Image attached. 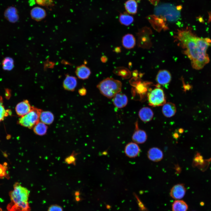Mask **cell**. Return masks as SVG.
Returning a JSON list of instances; mask_svg holds the SVG:
<instances>
[{"label":"cell","instance_id":"6da1fadb","mask_svg":"<svg viewBox=\"0 0 211 211\" xmlns=\"http://www.w3.org/2000/svg\"><path fill=\"white\" fill-rule=\"evenodd\" d=\"M176 37L190 59L193 68L200 69L209 62L207 50L211 45L210 38L198 37L188 29L178 30Z\"/></svg>","mask_w":211,"mask_h":211},{"label":"cell","instance_id":"7a4b0ae2","mask_svg":"<svg viewBox=\"0 0 211 211\" xmlns=\"http://www.w3.org/2000/svg\"><path fill=\"white\" fill-rule=\"evenodd\" d=\"M30 192L19 183H16L9 193L11 202L8 205V211H30L28 202Z\"/></svg>","mask_w":211,"mask_h":211},{"label":"cell","instance_id":"3957f363","mask_svg":"<svg viewBox=\"0 0 211 211\" xmlns=\"http://www.w3.org/2000/svg\"><path fill=\"white\" fill-rule=\"evenodd\" d=\"M122 87L120 81L109 77L101 81L97 86L101 93L110 98L119 93L121 91Z\"/></svg>","mask_w":211,"mask_h":211},{"label":"cell","instance_id":"277c9868","mask_svg":"<svg viewBox=\"0 0 211 211\" xmlns=\"http://www.w3.org/2000/svg\"><path fill=\"white\" fill-rule=\"evenodd\" d=\"M155 13L156 15L164 16L168 21H176L180 16V12L176 7L170 4L161 5L155 8Z\"/></svg>","mask_w":211,"mask_h":211},{"label":"cell","instance_id":"5b68a950","mask_svg":"<svg viewBox=\"0 0 211 211\" xmlns=\"http://www.w3.org/2000/svg\"><path fill=\"white\" fill-rule=\"evenodd\" d=\"M42 110L33 106L31 111L26 115L21 117L18 121L21 125L29 129L33 128L40 121V117Z\"/></svg>","mask_w":211,"mask_h":211},{"label":"cell","instance_id":"8992f818","mask_svg":"<svg viewBox=\"0 0 211 211\" xmlns=\"http://www.w3.org/2000/svg\"><path fill=\"white\" fill-rule=\"evenodd\" d=\"M149 104L155 107L163 106L166 103L165 96L163 89L156 87L149 92L148 94Z\"/></svg>","mask_w":211,"mask_h":211},{"label":"cell","instance_id":"52a82bcc","mask_svg":"<svg viewBox=\"0 0 211 211\" xmlns=\"http://www.w3.org/2000/svg\"><path fill=\"white\" fill-rule=\"evenodd\" d=\"M32 107L29 101L25 100L17 104L15 110L16 114L18 116L21 117L29 113L31 110Z\"/></svg>","mask_w":211,"mask_h":211},{"label":"cell","instance_id":"ba28073f","mask_svg":"<svg viewBox=\"0 0 211 211\" xmlns=\"http://www.w3.org/2000/svg\"><path fill=\"white\" fill-rule=\"evenodd\" d=\"M124 152L127 156L134 158L138 156L140 152V149L137 143L131 142L127 144L125 147Z\"/></svg>","mask_w":211,"mask_h":211},{"label":"cell","instance_id":"9c48e42d","mask_svg":"<svg viewBox=\"0 0 211 211\" xmlns=\"http://www.w3.org/2000/svg\"><path fill=\"white\" fill-rule=\"evenodd\" d=\"M186 189L182 184H178L173 186L170 191V195L173 198L180 199L185 195Z\"/></svg>","mask_w":211,"mask_h":211},{"label":"cell","instance_id":"30bf717a","mask_svg":"<svg viewBox=\"0 0 211 211\" xmlns=\"http://www.w3.org/2000/svg\"><path fill=\"white\" fill-rule=\"evenodd\" d=\"M135 130L132 136V140L134 142L137 144L144 143L147 139L146 132L144 130L139 128L137 122L135 124Z\"/></svg>","mask_w":211,"mask_h":211},{"label":"cell","instance_id":"8fae6325","mask_svg":"<svg viewBox=\"0 0 211 211\" xmlns=\"http://www.w3.org/2000/svg\"><path fill=\"white\" fill-rule=\"evenodd\" d=\"M77 85L76 78L68 74L66 75L63 82V86L65 90L73 91H74Z\"/></svg>","mask_w":211,"mask_h":211},{"label":"cell","instance_id":"7c38bea8","mask_svg":"<svg viewBox=\"0 0 211 211\" xmlns=\"http://www.w3.org/2000/svg\"><path fill=\"white\" fill-rule=\"evenodd\" d=\"M148 159L154 162H158L161 161L163 157L162 151L157 147H152L150 148L147 152Z\"/></svg>","mask_w":211,"mask_h":211},{"label":"cell","instance_id":"4fadbf2b","mask_svg":"<svg viewBox=\"0 0 211 211\" xmlns=\"http://www.w3.org/2000/svg\"><path fill=\"white\" fill-rule=\"evenodd\" d=\"M171 75L167 70H162L159 71L156 76L157 82L160 84L165 85L169 84L171 80Z\"/></svg>","mask_w":211,"mask_h":211},{"label":"cell","instance_id":"5bb4252c","mask_svg":"<svg viewBox=\"0 0 211 211\" xmlns=\"http://www.w3.org/2000/svg\"><path fill=\"white\" fill-rule=\"evenodd\" d=\"M75 73L79 79L85 80L89 77L91 72L88 67L83 64L76 67Z\"/></svg>","mask_w":211,"mask_h":211},{"label":"cell","instance_id":"9a60e30c","mask_svg":"<svg viewBox=\"0 0 211 211\" xmlns=\"http://www.w3.org/2000/svg\"><path fill=\"white\" fill-rule=\"evenodd\" d=\"M113 98V104L117 108H123L125 106L127 103L128 98L125 94L119 93Z\"/></svg>","mask_w":211,"mask_h":211},{"label":"cell","instance_id":"2e32d148","mask_svg":"<svg viewBox=\"0 0 211 211\" xmlns=\"http://www.w3.org/2000/svg\"><path fill=\"white\" fill-rule=\"evenodd\" d=\"M139 116L144 122H148L152 118L154 113L152 110L148 107H144L141 108L139 112Z\"/></svg>","mask_w":211,"mask_h":211},{"label":"cell","instance_id":"e0dca14e","mask_svg":"<svg viewBox=\"0 0 211 211\" xmlns=\"http://www.w3.org/2000/svg\"><path fill=\"white\" fill-rule=\"evenodd\" d=\"M46 12L45 10L40 7H35L33 8L30 11V16L33 20L40 21L46 16Z\"/></svg>","mask_w":211,"mask_h":211},{"label":"cell","instance_id":"ac0fdd59","mask_svg":"<svg viewBox=\"0 0 211 211\" xmlns=\"http://www.w3.org/2000/svg\"><path fill=\"white\" fill-rule=\"evenodd\" d=\"M163 106L162 111L164 116L170 118L175 115L176 110L175 105L174 103L168 102L165 103Z\"/></svg>","mask_w":211,"mask_h":211},{"label":"cell","instance_id":"d6986e66","mask_svg":"<svg viewBox=\"0 0 211 211\" xmlns=\"http://www.w3.org/2000/svg\"><path fill=\"white\" fill-rule=\"evenodd\" d=\"M135 44V39L132 35L127 34L122 37V44L125 48L128 49H132L134 47Z\"/></svg>","mask_w":211,"mask_h":211},{"label":"cell","instance_id":"ffe728a7","mask_svg":"<svg viewBox=\"0 0 211 211\" xmlns=\"http://www.w3.org/2000/svg\"><path fill=\"white\" fill-rule=\"evenodd\" d=\"M54 117L53 114L48 111L42 110L40 117V121L46 125H50L53 122Z\"/></svg>","mask_w":211,"mask_h":211},{"label":"cell","instance_id":"44dd1931","mask_svg":"<svg viewBox=\"0 0 211 211\" xmlns=\"http://www.w3.org/2000/svg\"><path fill=\"white\" fill-rule=\"evenodd\" d=\"M127 12L129 14H135L137 12V5L135 0H128L124 4Z\"/></svg>","mask_w":211,"mask_h":211},{"label":"cell","instance_id":"7402d4cb","mask_svg":"<svg viewBox=\"0 0 211 211\" xmlns=\"http://www.w3.org/2000/svg\"><path fill=\"white\" fill-rule=\"evenodd\" d=\"M5 16L9 21L14 23L18 21V16L16 8L13 7L8 8L5 13Z\"/></svg>","mask_w":211,"mask_h":211},{"label":"cell","instance_id":"603a6c76","mask_svg":"<svg viewBox=\"0 0 211 211\" xmlns=\"http://www.w3.org/2000/svg\"><path fill=\"white\" fill-rule=\"evenodd\" d=\"M47 125L39 121L33 127V130L36 135L42 136L45 135L47 131L48 127Z\"/></svg>","mask_w":211,"mask_h":211},{"label":"cell","instance_id":"cb8c5ba5","mask_svg":"<svg viewBox=\"0 0 211 211\" xmlns=\"http://www.w3.org/2000/svg\"><path fill=\"white\" fill-rule=\"evenodd\" d=\"M188 209L187 204L182 200H177L172 204L173 211H187Z\"/></svg>","mask_w":211,"mask_h":211},{"label":"cell","instance_id":"d4e9b609","mask_svg":"<svg viewBox=\"0 0 211 211\" xmlns=\"http://www.w3.org/2000/svg\"><path fill=\"white\" fill-rule=\"evenodd\" d=\"M133 21V17L127 12L124 13L120 15L119 21L122 25H129L132 23Z\"/></svg>","mask_w":211,"mask_h":211},{"label":"cell","instance_id":"484cf974","mask_svg":"<svg viewBox=\"0 0 211 211\" xmlns=\"http://www.w3.org/2000/svg\"><path fill=\"white\" fill-rule=\"evenodd\" d=\"M2 64V68L4 70L10 71L14 67V61L11 57H7L3 59Z\"/></svg>","mask_w":211,"mask_h":211},{"label":"cell","instance_id":"4316f807","mask_svg":"<svg viewBox=\"0 0 211 211\" xmlns=\"http://www.w3.org/2000/svg\"><path fill=\"white\" fill-rule=\"evenodd\" d=\"M11 114V111L9 110H6L3 104L2 97L0 96V122L4 118Z\"/></svg>","mask_w":211,"mask_h":211},{"label":"cell","instance_id":"83f0119b","mask_svg":"<svg viewBox=\"0 0 211 211\" xmlns=\"http://www.w3.org/2000/svg\"><path fill=\"white\" fill-rule=\"evenodd\" d=\"M38 4L42 6H50L53 5V0H35Z\"/></svg>","mask_w":211,"mask_h":211},{"label":"cell","instance_id":"f1b7e54d","mask_svg":"<svg viewBox=\"0 0 211 211\" xmlns=\"http://www.w3.org/2000/svg\"><path fill=\"white\" fill-rule=\"evenodd\" d=\"M47 211H63L62 208L57 205H53L50 206Z\"/></svg>","mask_w":211,"mask_h":211},{"label":"cell","instance_id":"f546056e","mask_svg":"<svg viewBox=\"0 0 211 211\" xmlns=\"http://www.w3.org/2000/svg\"><path fill=\"white\" fill-rule=\"evenodd\" d=\"M75 155V154H72L66 159V161L68 164H75L76 160Z\"/></svg>","mask_w":211,"mask_h":211},{"label":"cell","instance_id":"4dcf8cb0","mask_svg":"<svg viewBox=\"0 0 211 211\" xmlns=\"http://www.w3.org/2000/svg\"><path fill=\"white\" fill-rule=\"evenodd\" d=\"M5 172V167L0 164V177L5 176L6 175Z\"/></svg>","mask_w":211,"mask_h":211},{"label":"cell","instance_id":"1f68e13d","mask_svg":"<svg viewBox=\"0 0 211 211\" xmlns=\"http://www.w3.org/2000/svg\"><path fill=\"white\" fill-rule=\"evenodd\" d=\"M78 92L80 95L84 96L86 93V90L85 88L83 87L79 89Z\"/></svg>","mask_w":211,"mask_h":211},{"label":"cell","instance_id":"d6a6232c","mask_svg":"<svg viewBox=\"0 0 211 211\" xmlns=\"http://www.w3.org/2000/svg\"><path fill=\"white\" fill-rule=\"evenodd\" d=\"M151 1H152L153 3H154L155 1V4L156 3L157 1H158V0H150Z\"/></svg>","mask_w":211,"mask_h":211},{"label":"cell","instance_id":"836d02e7","mask_svg":"<svg viewBox=\"0 0 211 211\" xmlns=\"http://www.w3.org/2000/svg\"><path fill=\"white\" fill-rule=\"evenodd\" d=\"M0 211H3L2 209L0 208Z\"/></svg>","mask_w":211,"mask_h":211}]
</instances>
